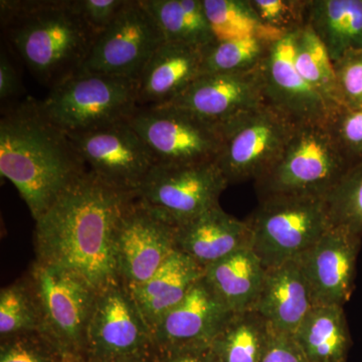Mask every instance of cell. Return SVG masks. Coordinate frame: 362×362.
<instances>
[{
	"mask_svg": "<svg viewBox=\"0 0 362 362\" xmlns=\"http://www.w3.org/2000/svg\"><path fill=\"white\" fill-rule=\"evenodd\" d=\"M313 306L299 257L267 269L254 309L273 331L293 337Z\"/></svg>",
	"mask_w": 362,
	"mask_h": 362,
	"instance_id": "21",
	"label": "cell"
},
{
	"mask_svg": "<svg viewBox=\"0 0 362 362\" xmlns=\"http://www.w3.org/2000/svg\"><path fill=\"white\" fill-rule=\"evenodd\" d=\"M251 228L226 213L220 204L177 226L176 250L202 269L233 252L251 247Z\"/></svg>",
	"mask_w": 362,
	"mask_h": 362,
	"instance_id": "20",
	"label": "cell"
},
{
	"mask_svg": "<svg viewBox=\"0 0 362 362\" xmlns=\"http://www.w3.org/2000/svg\"><path fill=\"white\" fill-rule=\"evenodd\" d=\"M59 362H88L87 358L82 356H64Z\"/></svg>",
	"mask_w": 362,
	"mask_h": 362,
	"instance_id": "42",
	"label": "cell"
},
{
	"mask_svg": "<svg viewBox=\"0 0 362 362\" xmlns=\"http://www.w3.org/2000/svg\"><path fill=\"white\" fill-rule=\"evenodd\" d=\"M166 42L204 47L216 42L202 0H141Z\"/></svg>",
	"mask_w": 362,
	"mask_h": 362,
	"instance_id": "27",
	"label": "cell"
},
{
	"mask_svg": "<svg viewBox=\"0 0 362 362\" xmlns=\"http://www.w3.org/2000/svg\"><path fill=\"white\" fill-rule=\"evenodd\" d=\"M273 329L252 309L233 313L211 344L216 362H262Z\"/></svg>",
	"mask_w": 362,
	"mask_h": 362,
	"instance_id": "26",
	"label": "cell"
},
{
	"mask_svg": "<svg viewBox=\"0 0 362 362\" xmlns=\"http://www.w3.org/2000/svg\"><path fill=\"white\" fill-rule=\"evenodd\" d=\"M66 135L88 170L122 194H137L156 164L146 143L128 120Z\"/></svg>",
	"mask_w": 362,
	"mask_h": 362,
	"instance_id": "11",
	"label": "cell"
},
{
	"mask_svg": "<svg viewBox=\"0 0 362 362\" xmlns=\"http://www.w3.org/2000/svg\"><path fill=\"white\" fill-rule=\"evenodd\" d=\"M362 239L330 226L315 244L299 257L314 306H344L354 289L357 258Z\"/></svg>",
	"mask_w": 362,
	"mask_h": 362,
	"instance_id": "16",
	"label": "cell"
},
{
	"mask_svg": "<svg viewBox=\"0 0 362 362\" xmlns=\"http://www.w3.org/2000/svg\"><path fill=\"white\" fill-rule=\"evenodd\" d=\"M23 94L18 71L6 49L2 47L0 52V101L11 102Z\"/></svg>",
	"mask_w": 362,
	"mask_h": 362,
	"instance_id": "39",
	"label": "cell"
},
{
	"mask_svg": "<svg viewBox=\"0 0 362 362\" xmlns=\"http://www.w3.org/2000/svg\"><path fill=\"white\" fill-rule=\"evenodd\" d=\"M0 21L11 49L49 90L82 70L99 35L76 0H1Z\"/></svg>",
	"mask_w": 362,
	"mask_h": 362,
	"instance_id": "3",
	"label": "cell"
},
{
	"mask_svg": "<svg viewBox=\"0 0 362 362\" xmlns=\"http://www.w3.org/2000/svg\"><path fill=\"white\" fill-rule=\"evenodd\" d=\"M262 362H308L292 335L273 331Z\"/></svg>",
	"mask_w": 362,
	"mask_h": 362,
	"instance_id": "38",
	"label": "cell"
},
{
	"mask_svg": "<svg viewBox=\"0 0 362 362\" xmlns=\"http://www.w3.org/2000/svg\"><path fill=\"white\" fill-rule=\"evenodd\" d=\"M154 350L151 331L129 290L121 282L97 293L88 327L85 356L105 362L149 354Z\"/></svg>",
	"mask_w": 362,
	"mask_h": 362,
	"instance_id": "13",
	"label": "cell"
},
{
	"mask_svg": "<svg viewBox=\"0 0 362 362\" xmlns=\"http://www.w3.org/2000/svg\"><path fill=\"white\" fill-rule=\"evenodd\" d=\"M204 275V269L175 250L149 280L128 289L151 334Z\"/></svg>",
	"mask_w": 362,
	"mask_h": 362,
	"instance_id": "22",
	"label": "cell"
},
{
	"mask_svg": "<svg viewBox=\"0 0 362 362\" xmlns=\"http://www.w3.org/2000/svg\"><path fill=\"white\" fill-rule=\"evenodd\" d=\"M89 362V361H88ZM105 362H154V350L149 354H139V356L124 357V358L114 359Z\"/></svg>",
	"mask_w": 362,
	"mask_h": 362,
	"instance_id": "41",
	"label": "cell"
},
{
	"mask_svg": "<svg viewBox=\"0 0 362 362\" xmlns=\"http://www.w3.org/2000/svg\"><path fill=\"white\" fill-rule=\"evenodd\" d=\"M264 25L282 35L307 25L309 0H249Z\"/></svg>",
	"mask_w": 362,
	"mask_h": 362,
	"instance_id": "33",
	"label": "cell"
},
{
	"mask_svg": "<svg viewBox=\"0 0 362 362\" xmlns=\"http://www.w3.org/2000/svg\"><path fill=\"white\" fill-rule=\"evenodd\" d=\"M171 105L223 123L264 102L259 66L239 73L202 74Z\"/></svg>",
	"mask_w": 362,
	"mask_h": 362,
	"instance_id": "18",
	"label": "cell"
},
{
	"mask_svg": "<svg viewBox=\"0 0 362 362\" xmlns=\"http://www.w3.org/2000/svg\"><path fill=\"white\" fill-rule=\"evenodd\" d=\"M325 125L347 160L362 162V109L338 107Z\"/></svg>",
	"mask_w": 362,
	"mask_h": 362,
	"instance_id": "34",
	"label": "cell"
},
{
	"mask_svg": "<svg viewBox=\"0 0 362 362\" xmlns=\"http://www.w3.org/2000/svg\"><path fill=\"white\" fill-rule=\"evenodd\" d=\"M88 168L65 131L33 98L9 104L0 119V173L37 221Z\"/></svg>",
	"mask_w": 362,
	"mask_h": 362,
	"instance_id": "2",
	"label": "cell"
},
{
	"mask_svg": "<svg viewBox=\"0 0 362 362\" xmlns=\"http://www.w3.org/2000/svg\"><path fill=\"white\" fill-rule=\"evenodd\" d=\"M293 63L305 82L318 92L331 108L340 107L333 62L308 23L295 33Z\"/></svg>",
	"mask_w": 362,
	"mask_h": 362,
	"instance_id": "28",
	"label": "cell"
},
{
	"mask_svg": "<svg viewBox=\"0 0 362 362\" xmlns=\"http://www.w3.org/2000/svg\"><path fill=\"white\" fill-rule=\"evenodd\" d=\"M132 197L88 170L35 221V261L77 274L97 291L119 282L114 235L121 211Z\"/></svg>",
	"mask_w": 362,
	"mask_h": 362,
	"instance_id": "1",
	"label": "cell"
},
{
	"mask_svg": "<svg viewBox=\"0 0 362 362\" xmlns=\"http://www.w3.org/2000/svg\"><path fill=\"white\" fill-rule=\"evenodd\" d=\"M156 164L185 165L216 161L223 145L220 123L175 105L138 106L128 119Z\"/></svg>",
	"mask_w": 362,
	"mask_h": 362,
	"instance_id": "8",
	"label": "cell"
},
{
	"mask_svg": "<svg viewBox=\"0 0 362 362\" xmlns=\"http://www.w3.org/2000/svg\"><path fill=\"white\" fill-rule=\"evenodd\" d=\"M233 314L204 276L156 326L154 349L211 346Z\"/></svg>",
	"mask_w": 362,
	"mask_h": 362,
	"instance_id": "17",
	"label": "cell"
},
{
	"mask_svg": "<svg viewBox=\"0 0 362 362\" xmlns=\"http://www.w3.org/2000/svg\"><path fill=\"white\" fill-rule=\"evenodd\" d=\"M26 276L39 304L40 334L63 356H85L97 290L77 274L35 261Z\"/></svg>",
	"mask_w": 362,
	"mask_h": 362,
	"instance_id": "7",
	"label": "cell"
},
{
	"mask_svg": "<svg viewBox=\"0 0 362 362\" xmlns=\"http://www.w3.org/2000/svg\"><path fill=\"white\" fill-rule=\"evenodd\" d=\"M40 329L39 304L25 275L0 292V337L6 339Z\"/></svg>",
	"mask_w": 362,
	"mask_h": 362,
	"instance_id": "30",
	"label": "cell"
},
{
	"mask_svg": "<svg viewBox=\"0 0 362 362\" xmlns=\"http://www.w3.org/2000/svg\"><path fill=\"white\" fill-rule=\"evenodd\" d=\"M202 47L164 42L138 76V106L170 104L202 75Z\"/></svg>",
	"mask_w": 362,
	"mask_h": 362,
	"instance_id": "19",
	"label": "cell"
},
{
	"mask_svg": "<svg viewBox=\"0 0 362 362\" xmlns=\"http://www.w3.org/2000/svg\"><path fill=\"white\" fill-rule=\"evenodd\" d=\"M333 66L340 107L362 109V49L347 52Z\"/></svg>",
	"mask_w": 362,
	"mask_h": 362,
	"instance_id": "36",
	"label": "cell"
},
{
	"mask_svg": "<svg viewBox=\"0 0 362 362\" xmlns=\"http://www.w3.org/2000/svg\"><path fill=\"white\" fill-rule=\"evenodd\" d=\"M216 42L259 37L276 42L284 35L267 28L249 0H202Z\"/></svg>",
	"mask_w": 362,
	"mask_h": 362,
	"instance_id": "29",
	"label": "cell"
},
{
	"mask_svg": "<svg viewBox=\"0 0 362 362\" xmlns=\"http://www.w3.org/2000/svg\"><path fill=\"white\" fill-rule=\"evenodd\" d=\"M307 23L333 63L362 49V0H309Z\"/></svg>",
	"mask_w": 362,
	"mask_h": 362,
	"instance_id": "25",
	"label": "cell"
},
{
	"mask_svg": "<svg viewBox=\"0 0 362 362\" xmlns=\"http://www.w3.org/2000/svg\"><path fill=\"white\" fill-rule=\"evenodd\" d=\"M323 199L330 226L362 239V162L350 166Z\"/></svg>",
	"mask_w": 362,
	"mask_h": 362,
	"instance_id": "32",
	"label": "cell"
},
{
	"mask_svg": "<svg viewBox=\"0 0 362 362\" xmlns=\"http://www.w3.org/2000/svg\"><path fill=\"white\" fill-rule=\"evenodd\" d=\"M352 164L325 124L296 126L268 171L255 181L259 199L274 195L324 199Z\"/></svg>",
	"mask_w": 362,
	"mask_h": 362,
	"instance_id": "4",
	"label": "cell"
},
{
	"mask_svg": "<svg viewBox=\"0 0 362 362\" xmlns=\"http://www.w3.org/2000/svg\"><path fill=\"white\" fill-rule=\"evenodd\" d=\"M308 362H346L351 337L342 306L316 305L295 331Z\"/></svg>",
	"mask_w": 362,
	"mask_h": 362,
	"instance_id": "24",
	"label": "cell"
},
{
	"mask_svg": "<svg viewBox=\"0 0 362 362\" xmlns=\"http://www.w3.org/2000/svg\"><path fill=\"white\" fill-rule=\"evenodd\" d=\"M228 185L216 161L156 164L136 197L164 220L180 226L218 206Z\"/></svg>",
	"mask_w": 362,
	"mask_h": 362,
	"instance_id": "10",
	"label": "cell"
},
{
	"mask_svg": "<svg viewBox=\"0 0 362 362\" xmlns=\"http://www.w3.org/2000/svg\"><path fill=\"white\" fill-rule=\"evenodd\" d=\"M127 0H76L78 13L99 35L115 20Z\"/></svg>",
	"mask_w": 362,
	"mask_h": 362,
	"instance_id": "37",
	"label": "cell"
},
{
	"mask_svg": "<svg viewBox=\"0 0 362 362\" xmlns=\"http://www.w3.org/2000/svg\"><path fill=\"white\" fill-rule=\"evenodd\" d=\"M296 126L266 104L221 123L216 159L228 185L256 181L277 161Z\"/></svg>",
	"mask_w": 362,
	"mask_h": 362,
	"instance_id": "9",
	"label": "cell"
},
{
	"mask_svg": "<svg viewBox=\"0 0 362 362\" xmlns=\"http://www.w3.org/2000/svg\"><path fill=\"white\" fill-rule=\"evenodd\" d=\"M267 269L251 247L228 255L204 269V279L233 313L252 310Z\"/></svg>",
	"mask_w": 362,
	"mask_h": 362,
	"instance_id": "23",
	"label": "cell"
},
{
	"mask_svg": "<svg viewBox=\"0 0 362 362\" xmlns=\"http://www.w3.org/2000/svg\"><path fill=\"white\" fill-rule=\"evenodd\" d=\"M177 226L132 197L124 206L114 235L117 278L127 289L149 280L176 250Z\"/></svg>",
	"mask_w": 362,
	"mask_h": 362,
	"instance_id": "12",
	"label": "cell"
},
{
	"mask_svg": "<svg viewBox=\"0 0 362 362\" xmlns=\"http://www.w3.org/2000/svg\"><path fill=\"white\" fill-rule=\"evenodd\" d=\"M164 42L163 33L141 0H127L115 20L98 35L82 70L137 80Z\"/></svg>",
	"mask_w": 362,
	"mask_h": 362,
	"instance_id": "14",
	"label": "cell"
},
{
	"mask_svg": "<svg viewBox=\"0 0 362 362\" xmlns=\"http://www.w3.org/2000/svg\"><path fill=\"white\" fill-rule=\"evenodd\" d=\"M154 362H216L211 346L154 349Z\"/></svg>",
	"mask_w": 362,
	"mask_h": 362,
	"instance_id": "40",
	"label": "cell"
},
{
	"mask_svg": "<svg viewBox=\"0 0 362 362\" xmlns=\"http://www.w3.org/2000/svg\"><path fill=\"white\" fill-rule=\"evenodd\" d=\"M274 42L250 39L214 42L202 49V74L239 73L258 68Z\"/></svg>",
	"mask_w": 362,
	"mask_h": 362,
	"instance_id": "31",
	"label": "cell"
},
{
	"mask_svg": "<svg viewBox=\"0 0 362 362\" xmlns=\"http://www.w3.org/2000/svg\"><path fill=\"white\" fill-rule=\"evenodd\" d=\"M63 356L40 332L1 339L0 362H59Z\"/></svg>",
	"mask_w": 362,
	"mask_h": 362,
	"instance_id": "35",
	"label": "cell"
},
{
	"mask_svg": "<svg viewBox=\"0 0 362 362\" xmlns=\"http://www.w3.org/2000/svg\"><path fill=\"white\" fill-rule=\"evenodd\" d=\"M294 35L295 33H289L274 42L259 64L264 102L294 126L326 124L335 109L305 82L295 68Z\"/></svg>",
	"mask_w": 362,
	"mask_h": 362,
	"instance_id": "15",
	"label": "cell"
},
{
	"mask_svg": "<svg viewBox=\"0 0 362 362\" xmlns=\"http://www.w3.org/2000/svg\"><path fill=\"white\" fill-rule=\"evenodd\" d=\"M246 221L251 249L266 269L301 256L331 226L323 199L296 195L259 199Z\"/></svg>",
	"mask_w": 362,
	"mask_h": 362,
	"instance_id": "6",
	"label": "cell"
},
{
	"mask_svg": "<svg viewBox=\"0 0 362 362\" xmlns=\"http://www.w3.org/2000/svg\"><path fill=\"white\" fill-rule=\"evenodd\" d=\"M39 102L62 130L84 132L128 120L138 107L137 80L80 70Z\"/></svg>",
	"mask_w": 362,
	"mask_h": 362,
	"instance_id": "5",
	"label": "cell"
}]
</instances>
